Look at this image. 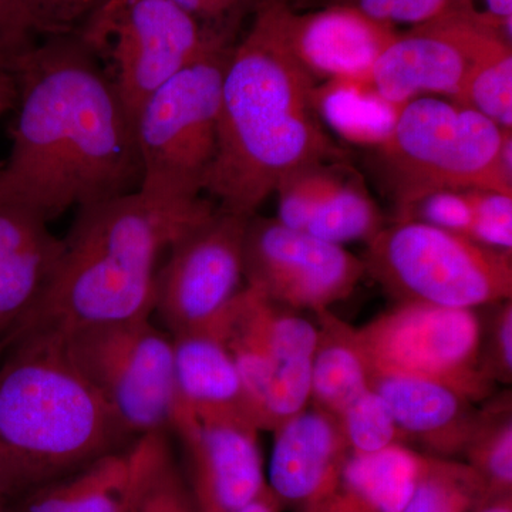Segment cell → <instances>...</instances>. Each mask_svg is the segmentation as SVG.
I'll return each instance as SVG.
<instances>
[{"label":"cell","instance_id":"cell-44","mask_svg":"<svg viewBox=\"0 0 512 512\" xmlns=\"http://www.w3.org/2000/svg\"><path fill=\"white\" fill-rule=\"evenodd\" d=\"M464 2L471 3V5H473V0H464Z\"/></svg>","mask_w":512,"mask_h":512},{"label":"cell","instance_id":"cell-30","mask_svg":"<svg viewBox=\"0 0 512 512\" xmlns=\"http://www.w3.org/2000/svg\"><path fill=\"white\" fill-rule=\"evenodd\" d=\"M474 221L468 238L495 249H512V195L471 190Z\"/></svg>","mask_w":512,"mask_h":512},{"label":"cell","instance_id":"cell-2","mask_svg":"<svg viewBox=\"0 0 512 512\" xmlns=\"http://www.w3.org/2000/svg\"><path fill=\"white\" fill-rule=\"evenodd\" d=\"M285 0H258L222 84L218 153L205 191L221 210L254 217L288 175L342 157L320 120L315 77L292 52Z\"/></svg>","mask_w":512,"mask_h":512},{"label":"cell","instance_id":"cell-17","mask_svg":"<svg viewBox=\"0 0 512 512\" xmlns=\"http://www.w3.org/2000/svg\"><path fill=\"white\" fill-rule=\"evenodd\" d=\"M64 252L49 221L0 194V340L22 322L52 284Z\"/></svg>","mask_w":512,"mask_h":512},{"label":"cell","instance_id":"cell-5","mask_svg":"<svg viewBox=\"0 0 512 512\" xmlns=\"http://www.w3.org/2000/svg\"><path fill=\"white\" fill-rule=\"evenodd\" d=\"M511 138V130L454 101L419 97L404 104L372 157L394 221L409 220L414 207L434 192L512 195Z\"/></svg>","mask_w":512,"mask_h":512},{"label":"cell","instance_id":"cell-1","mask_svg":"<svg viewBox=\"0 0 512 512\" xmlns=\"http://www.w3.org/2000/svg\"><path fill=\"white\" fill-rule=\"evenodd\" d=\"M18 116L0 194L56 220L140 190L133 117L77 35L47 36L15 67Z\"/></svg>","mask_w":512,"mask_h":512},{"label":"cell","instance_id":"cell-21","mask_svg":"<svg viewBox=\"0 0 512 512\" xmlns=\"http://www.w3.org/2000/svg\"><path fill=\"white\" fill-rule=\"evenodd\" d=\"M140 467L137 439L127 450L20 498L16 512H121L136 494Z\"/></svg>","mask_w":512,"mask_h":512},{"label":"cell","instance_id":"cell-26","mask_svg":"<svg viewBox=\"0 0 512 512\" xmlns=\"http://www.w3.org/2000/svg\"><path fill=\"white\" fill-rule=\"evenodd\" d=\"M141 471L136 512H198L167 433L140 437Z\"/></svg>","mask_w":512,"mask_h":512},{"label":"cell","instance_id":"cell-33","mask_svg":"<svg viewBox=\"0 0 512 512\" xmlns=\"http://www.w3.org/2000/svg\"><path fill=\"white\" fill-rule=\"evenodd\" d=\"M409 220L426 222L468 238L474 221L470 192L440 191L427 195L414 207Z\"/></svg>","mask_w":512,"mask_h":512},{"label":"cell","instance_id":"cell-29","mask_svg":"<svg viewBox=\"0 0 512 512\" xmlns=\"http://www.w3.org/2000/svg\"><path fill=\"white\" fill-rule=\"evenodd\" d=\"M346 175L338 165L329 163L309 165L285 178L278 185V220L286 227L305 231L313 212L333 194Z\"/></svg>","mask_w":512,"mask_h":512},{"label":"cell","instance_id":"cell-10","mask_svg":"<svg viewBox=\"0 0 512 512\" xmlns=\"http://www.w3.org/2000/svg\"><path fill=\"white\" fill-rule=\"evenodd\" d=\"M356 338L370 373L433 380L473 403L494 394L481 362L483 326L474 309L402 302L357 328Z\"/></svg>","mask_w":512,"mask_h":512},{"label":"cell","instance_id":"cell-35","mask_svg":"<svg viewBox=\"0 0 512 512\" xmlns=\"http://www.w3.org/2000/svg\"><path fill=\"white\" fill-rule=\"evenodd\" d=\"M39 33L18 0H0V62L16 64L37 45Z\"/></svg>","mask_w":512,"mask_h":512},{"label":"cell","instance_id":"cell-12","mask_svg":"<svg viewBox=\"0 0 512 512\" xmlns=\"http://www.w3.org/2000/svg\"><path fill=\"white\" fill-rule=\"evenodd\" d=\"M249 218L217 207L168 249L157 275L154 306L168 335L211 328L244 289Z\"/></svg>","mask_w":512,"mask_h":512},{"label":"cell","instance_id":"cell-22","mask_svg":"<svg viewBox=\"0 0 512 512\" xmlns=\"http://www.w3.org/2000/svg\"><path fill=\"white\" fill-rule=\"evenodd\" d=\"M318 343L311 363V402L339 417L356 397L370 389V372L356 328L329 309L316 312Z\"/></svg>","mask_w":512,"mask_h":512},{"label":"cell","instance_id":"cell-38","mask_svg":"<svg viewBox=\"0 0 512 512\" xmlns=\"http://www.w3.org/2000/svg\"><path fill=\"white\" fill-rule=\"evenodd\" d=\"M485 15L488 18L501 23V25L510 26L512 20V0H485Z\"/></svg>","mask_w":512,"mask_h":512},{"label":"cell","instance_id":"cell-3","mask_svg":"<svg viewBox=\"0 0 512 512\" xmlns=\"http://www.w3.org/2000/svg\"><path fill=\"white\" fill-rule=\"evenodd\" d=\"M215 208L204 198L161 201L140 191L80 208L52 284L3 342L150 319L158 258Z\"/></svg>","mask_w":512,"mask_h":512},{"label":"cell","instance_id":"cell-36","mask_svg":"<svg viewBox=\"0 0 512 512\" xmlns=\"http://www.w3.org/2000/svg\"><path fill=\"white\" fill-rule=\"evenodd\" d=\"M187 12L205 29L231 40L232 30L244 10L256 5L258 0H170Z\"/></svg>","mask_w":512,"mask_h":512},{"label":"cell","instance_id":"cell-43","mask_svg":"<svg viewBox=\"0 0 512 512\" xmlns=\"http://www.w3.org/2000/svg\"><path fill=\"white\" fill-rule=\"evenodd\" d=\"M288 2H291V0H288ZM292 2H295V5L298 6L299 3L302 2V0H292Z\"/></svg>","mask_w":512,"mask_h":512},{"label":"cell","instance_id":"cell-41","mask_svg":"<svg viewBox=\"0 0 512 512\" xmlns=\"http://www.w3.org/2000/svg\"><path fill=\"white\" fill-rule=\"evenodd\" d=\"M138 444H140V443H138ZM140 451H141V447H140ZM140 471H141V467H140ZM138 481H140V477H138ZM137 491H138V484H137L136 494H134L133 500H131L130 503H128L127 507L124 508V510L121 512H136Z\"/></svg>","mask_w":512,"mask_h":512},{"label":"cell","instance_id":"cell-31","mask_svg":"<svg viewBox=\"0 0 512 512\" xmlns=\"http://www.w3.org/2000/svg\"><path fill=\"white\" fill-rule=\"evenodd\" d=\"M39 36L74 35L110 0H18Z\"/></svg>","mask_w":512,"mask_h":512},{"label":"cell","instance_id":"cell-18","mask_svg":"<svg viewBox=\"0 0 512 512\" xmlns=\"http://www.w3.org/2000/svg\"><path fill=\"white\" fill-rule=\"evenodd\" d=\"M370 387L387 403L407 441L426 447L429 456L464 453L480 414L476 403L444 384L396 373H370Z\"/></svg>","mask_w":512,"mask_h":512},{"label":"cell","instance_id":"cell-14","mask_svg":"<svg viewBox=\"0 0 512 512\" xmlns=\"http://www.w3.org/2000/svg\"><path fill=\"white\" fill-rule=\"evenodd\" d=\"M171 431L183 444L185 480L198 512L242 511L268 488L251 421L177 410Z\"/></svg>","mask_w":512,"mask_h":512},{"label":"cell","instance_id":"cell-34","mask_svg":"<svg viewBox=\"0 0 512 512\" xmlns=\"http://www.w3.org/2000/svg\"><path fill=\"white\" fill-rule=\"evenodd\" d=\"M491 318L488 335L481 342L484 372L495 384H510L512 379V303H500Z\"/></svg>","mask_w":512,"mask_h":512},{"label":"cell","instance_id":"cell-13","mask_svg":"<svg viewBox=\"0 0 512 512\" xmlns=\"http://www.w3.org/2000/svg\"><path fill=\"white\" fill-rule=\"evenodd\" d=\"M363 259L274 218H249L244 239L245 286L295 311H326L355 291Z\"/></svg>","mask_w":512,"mask_h":512},{"label":"cell","instance_id":"cell-40","mask_svg":"<svg viewBox=\"0 0 512 512\" xmlns=\"http://www.w3.org/2000/svg\"><path fill=\"white\" fill-rule=\"evenodd\" d=\"M477 512H512V497L500 498L484 504Z\"/></svg>","mask_w":512,"mask_h":512},{"label":"cell","instance_id":"cell-20","mask_svg":"<svg viewBox=\"0 0 512 512\" xmlns=\"http://www.w3.org/2000/svg\"><path fill=\"white\" fill-rule=\"evenodd\" d=\"M423 454L394 446L370 456L350 454L338 483L308 512H402Z\"/></svg>","mask_w":512,"mask_h":512},{"label":"cell","instance_id":"cell-32","mask_svg":"<svg viewBox=\"0 0 512 512\" xmlns=\"http://www.w3.org/2000/svg\"><path fill=\"white\" fill-rule=\"evenodd\" d=\"M458 2L460 0H322L325 6H349L394 28L429 22Z\"/></svg>","mask_w":512,"mask_h":512},{"label":"cell","instance_id":"cell-42","mask_svg":"<svg viewBox=\"0 0 512 512\" xmlns=\"http://www.w3.org/2000/svg\"><path fill=\"white\" fill-rule=\"evenodd\" d=\"M3 352H5V343L0 340V360H2Z\"/></svg>","mask_w":512,"mask_h":512},{"label":"cell","instance_id":"cell-7","mask_svg":"<svg viewBox=\"0 0 512 512\" xmlns=\"http://www.w3.org/2000/svg\"><path fill=\"white\" fill-rule=\"evenodd\" d=\"M366 274L402 302L474 309L510 301L511 252L426 222L394 221L367 244Z\"/></svg>","mask_w":512,"mask_h":512},{"label":"cell","instance_id":"cell-25","mask_svg":"<svg viewBox=\"0 0 512 512\" xmlns=\"http://www.w3.org/2000/svg\"><path fill=\"white\" fill-rule=\"evenodd\" d=\"M383 228L382 212L369 192L359 181L346 177L313 212L305 231L343 247L357 241L369 244Z\"/></svg>","mask_w":512,"mask_h":512},{"label":"cell","instance_id":"cell-8","mask_svg":"<svg viewBox=\"0 0 512 512\" xmlns=\"http://www.w3.org/2000/svg\"><path fill=\"white\" fill-rule=\"evenodd\" d=\"M59 338L74 369L131 439L171 431L177 409L173 339L151 318L89 326Z\"/></svg>","mask_w":512,"mask_h":512},{"label":"cell","instance_id":"cell-11","mask_svg":"<svg viewBox=\"0 0 512 512\" xmlns=\"http://www.w3.org/2000/svg\"><path fill=\"white\" fill-rule=\"evenodd\" d=\"M508 50L511 28L460 0L437 18L399 33L377 59L367 83L399 109L423 94H441L457 103L471 72Z\"/></svg>","mask_w":512,"mask_h":512},{"label":"cell","instance_id":"cell-23","mask_svg":"<svg viewBox=\"0 0 512 512\" xmlns=\"http://www.w3.org/2000/svg\"><path fill=\"white\" fill-rule=\"evenodd\" d=\"M480 409L476 429L463 456L483 481L488 503L512 497L511 393L491 396Z\"/></svg>","mask_w":512,"mask_h":512},{"label":"cell","instance_id":"cell-28","mask_svg":"<svg viewBox=\"0 0 512 512\" xmlns=\"http://www.w3.org/2000/svg\"><path fill=\"white\" fill-rule=\"evenodd\" d=\"M338 420L353 456H370L390 447L406 446V436L389 406L372 387L356 397Z\"/></svg>","mask_w":512,"mask_h":512},{"label":"cell","instance_id":"cell-4","mask_svg":"<svg viewBox=\"0 0 512 512\" xmlns=\"http://www.w3.org/2000/svg\"><path fill=\"white\" fill-rule=\"evenodd\" d=\"M55 335L5 342L0 360V497L20 500L133 446Z\"/></svg>","mask_w":512,"mask_h":512},{"label":"cell","instance_id":"cell-6","mask_svg":"<svg viewBox=\"0 0 512 512\" xmlns=\"http://www.w3.org/2000/svg\"><path fill=\"white\" fill-rule=\"evenodd\" d=\"M232 47L208 50L138 110L141 194L174 202L202 198L218 153L222 84Z\"/></svg>","mask_w":512,"mask_h":512},{"label":"cell","instance_id":"cell-19","mask_svg":"<svg viewBox=\"0 0 512 512\" xmlns=\"http://www.w3.org/2000/svg\"><path fill=\"white\" fill-rule=\"evenodd\" d=\"M177 410L198 417L251 421L247 392L234 359L210 329L171 336ZM258 429V427H256Z\"/></svg>","mask_w":512,"mask_h":512},{"label":"cell","instance_id":"cell-37","mask_svg":"<svg viewBox=\"0 0 512 512\" xmlns=\"http://www.w3.org/2000/svg\"><path fill=\"white\" fill-rule=\"evenodd\" d=\"M18 100V83L15 72L3 62H0V116L13 109Z\"/></svg>","mask_w":512,"mask_h":512},{"label":"cell","instance_id":"cell-9","mask_svg":"<svg viewBox=\"0 0 512 512\" xmlns=\"http://www.w3.org/2000/svg\"><path fill=\"white\" fill-rule=\"evenodd\" d=\"M77 35L133 120L157 89L208 50L231 45L170 0H110Z\"/></svg>","mask_w":512,"mask_h":512},{"label":"cell","instance_id":"cell-15","mask_svg":"<svg viewBox=\"0 0 512 512\" xmlns=\"http://www.w3.org/2000/svg\"><path fill=\"white\" fill-rule=\"evenodd\" d=\"M272 433L268 490L279 507L308 512L332 491L350 457L338 417L306 407Z\"/></svg>","mask_w":512,"mask_h":512},{"label":"cell","instance_id":"cell-16","mask_svg":"<svg viewBox=\"0 0 512 512\" xmlns=\"http://www.w3.org/2000/svg\"><path fill=\"white\" fill-rule=\"evenodd\" d=\"M282 26L288 45L313 77L369 80L396 28L349 6L298 13L285 0Z\"/></svg>","mask_w":512,"mask_h":512},{"label":"cell","instance_id":"cell-39","mask_svg":"<svg viewBox=\"0 0 512 512\" xmlns=\"http://www.w3.org/2000/svg\"><path fill=\"white\" fill-rule=\"evenodd\" d=\"M279 510H281V507L276 503L274 495L266 488L264 493L239 512H279Z\"/></svg>","mask_w":512,"mask_h":512},{"label":"cell","instance_id":"cell-24","mask_svg":"<svg viewBox=\"0 0 512 512\" xmlns=\"http://www.w3.org/2000/svg\"><path fill=\"white\" fill-rule=\"evenodd\" d=\"M487 503L483 481L466 461L423 454L402 512H477Z\"/></svg>","mask_w":512,"mask_h":512},{"label":"cell","instance_id":"cell-27","mask_svg":"<svg viewBox=\"0 0 512 512\" xmlns=\"http://www.w3.org/2000/svg\"><path fill=\"white\" fill-rule=\"evenodd\" d=\"M328 92L318 90L319 110L333 126L345 131L346 137L379 144L389 136L397 117H382L383 111L396 110L392 104L372 93L355 90L349 79H333Z\"/></svg>","mask_w":512,"mask_h":512}]
</instances>
